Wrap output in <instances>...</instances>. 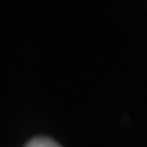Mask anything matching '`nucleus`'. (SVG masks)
I'll use <instances>...</instances> for the list:
<instances>
[{
  "label": "nucleus",
  "instance_id": "obj_1",
  "mask_svg": "<svg viewBox=\"0 0 147 147\" xmlns=\"http://www.w3.org/2000/svg\"><path fill=\"white\" fill-rule=\"evenodd\" d=\"M25 147H60L57 142H53L51 138H45V136H39V138L30 140Z\"/></svg>",
  "mask_w": 147,
  "mask_h": 147
}]
</instances>
